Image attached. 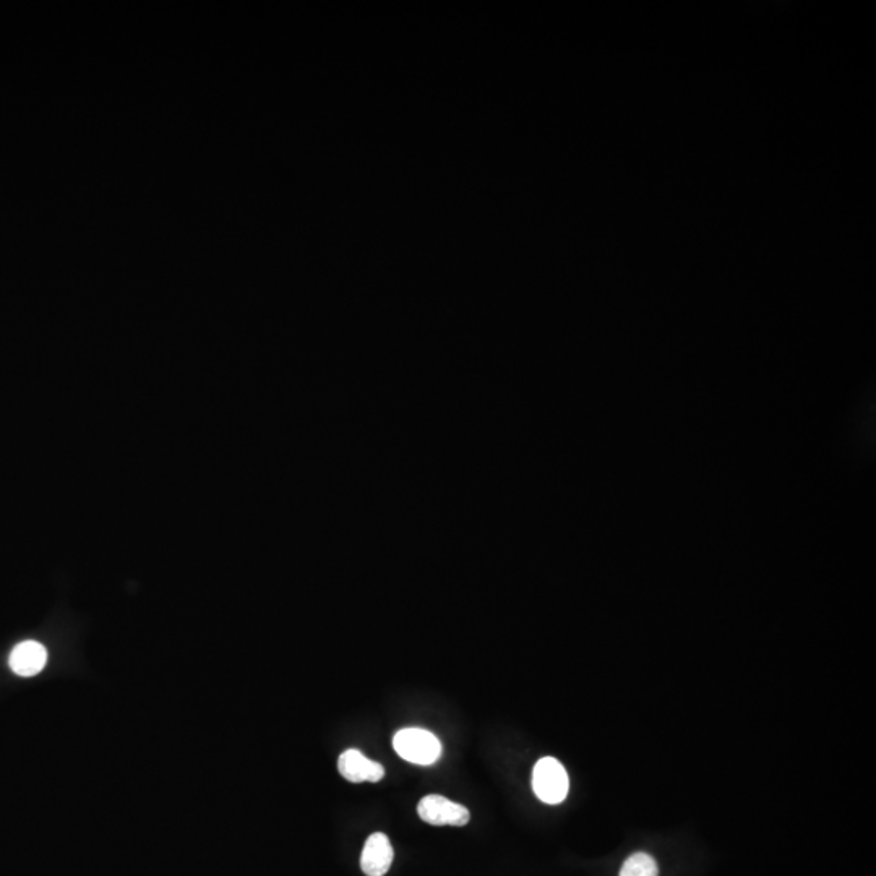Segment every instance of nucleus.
<instances>
[{
    "label": "nucleus",
    "instance_id": "7",
    "mask_svg": "<svg viewBox=\"0 0 876 876\" xmlns=\"http://www.w3.org/2000/svg\"><path fill=\"white\" fill-rule=\"evenodd\" d=\"M620 876H657L656 860L645 852L630 855L620 870Z\"/></svg>",
    "mask_w": 876,
    "mask_h": 876
},
{
    "label": "nucleus",
    "instance_id": "3",
    "mask_svg": "<svg viewBox=\"0 0 876 876\" xmlns=\"http://www.w3.org/2000/svg\"><path fill=\"white\" fill-rule=\"evenodd\" d=\"M417 815L424 823L432 826H466L471 820V813L461 803L443 797V795L430 794L421 799L417 805Z\"/></svg>",
    "mask_w": 876,
    "mask_h": 876
},
{
    "label": "nucleus",
    "instance_id": "6",
    "mask_svg": "<svg viewBox=\"0 0 876 876\" xmlns=\"http://www.w3.org/2000/svg\"><path fill=\"white\" fill-rule=\"evenodd\" d=\"M48 651L38 641H23L10 654V669L22 677H33L46 667Z\"/></svg>",
    "mask_w": 876,
    "mask_h": 876
},
{
    "label": "nucleus",
    "instance_id": "1",
    "mask_svg": "<svg viewBox=\"0 0 876 876\" xmlns=\"http://www.w3.org/2000/svg\"><path fill=\"white\" fill-rule=\"evenodd\" d=\"M393 748L400 758L417 766H432L442 758V742L432 732L406 727L396 732Z\"/></svg>",
    "mask_w": 876,
    "mask_h": 876
},
{
    "label": "nucleus",
    "instance_id": "4",
    "mask_svg": "<svg viewBox=\"0 0 876 876\" xmlns=\"http://www.w3.org/2000/svg\"><path fill=\"white\" fill-rule=\"evenodd\" d=\"M338 771L346 781L354 782H380L385 778V768L377 761H372L359 752L356 748L341 753L338 760Z\"/></svg>",
    "mask_w": 876,
    "mask_h": 876
},
{
    "label": "nucleus",
    "instance_id": "5",
    "mask_svg": "<svg viewBox=\"0 0 876 876\" xmlns=\"http://www.w3.org/2000/svg\"><path fill=\"white\" fill-rule=\"evenodd\" d=\"M395 859V852L387 834H370L361 854L362 872L367 876L387 875Z\"/></svg>",
    "mask_w": 876,
    "mask_h": 876
},
{
    "label": "nucleus",
    "instance_id": "2",
    "mask_svg": "<svg viewBox=\"0 0 876 876\" xmlns=\"http://www.w3.org/2000/svg\"><path fill=\"white\" fill-rule=\"evenodd\" d=\"M570 789L567 769L559 760L546 756L537 761L533 771V791L547 805H559L567 799Z\"/></svg>",
    "mask_w": 876,
    "mask_h": 876
}]
</instances>
